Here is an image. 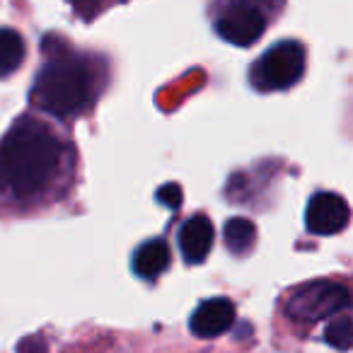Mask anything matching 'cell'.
<instances>
[{
    "instance_id": "5bb4252c",
    "label": "cell",
    "mask_w": 353,
    "mask_h": 353,
    "mask_svg": "<svg viewBox=\"0 0 353 353\" xmlns=\"http://www.w3.org/2000/svg\"><path fill=\"white\" fill-rule=\"evenodd\" d=\"M20 353H46V346L41 343V339H27V341L22 343Z\"/></svg>"
},
{
    "instance_id": "ba28073f",
    "label": "cell",
    "mask_w": 353,
    "mask_h": 353,
    "mask_svg": "<svg viewBox=\"0 0 353 353\" xmlns=\"http://www.w3.org/2000/svg\"><path fill=\"white\" fill-rule=\"evenodd\" d=\"M176 240H179V252L187 264H201L206 261L213 240H216V228L206 216H192L179 228Z\"/></svg>"
},
{
    "instance_id": "6da1fadb",
    "label": "cell",
    "mask_w": 353,
    "mask_h": 353,
    "mask_svg": "<svg viewBox=\"0 0 353 353\" xmlns=\"http://www.w3.org/2000/svg\"><path fill=\"white\" fill-rule=\"evenodd\" d=\"M63 145L51 128L22 117L0 138V192L12 199L41 194L61 167Z\"/></svg>"
},
{
    "instance_id": "8992f818",
    "label": "cell",
    "mask_w": 353,
    "mask_h": 353,
    "mask_svg": "<svg viewBox=\"0 0 353 353\" xmlns=\"http://www.w3.org/2000/svg\"><path fill=\"white\" fill-rule=\"evenodd\" d=\"M348 203L343 201L339 194L332 192H319L310 199L307 211H305V225L312 235H336L348 225Z\"/></svg>"
},
{
    "instance_id": "8fae6325",
    "label": "cell",
    "mask_w": 353,
    "mask_h": 353,
    "mask_svg": "<svg viewBox=\"0 0 353 353\" xmlns=\"http://www.w3.org/2000/svg\"><path fill=\"white\" fill-rule=\"evenodd\" d=\"M223 240L232 254H247L254 247L256 228L250 218H230L223 228Z\"/></svg>"
},
{
    "instance_id": "277c9868",
    "label": "cell",
    "mask_w": 353,
    "mask_h": 353,
    "mask_svg": "<svg viewBox=\"0 0 353 353\" xmlns=\"http://www.w3.org/2000/svg\"><path fill=\"white\" fill-rule=\"evenodd\" d=\"M351 305L348 288L332 281H314V283L300 285L290 293L285 303V312L295 322L312 324L324 317H332L336 312H343Z\"/></svg>"
},
{
    "instance_id": "9c48e42d",
    "label": "cell",
    "mask_w": 353,
    "mask_h": 353,
    "mask_svg": "<svg viewBox=\"0 0 353 353\" xmlns=\"http://www.w3.org/2000/svg\"><path fill=\"white\" fill-rule=\"evenodd\" d=\"M167 266H170V247L160 237L143 242L133 254V274L143 281H155L160 274H165Z\"/></svg>"
},
{
    "instance_id": "30bf717a",
    "label": "cell",
    "mask_w": 353,
    "mask_h": 353,
    "mask_svg": "<svg viewBox=\"0 0 353 353\" xmlns=\"http://www.w3.org/2000/svg\"><path fill=\"white\" fill-rule=\"evenodd\" d=\"M25 39L20 37V32L8 30L3 27L0 30V78L12 75L25 61Z\"/></svg>"
},
{
    "instance_id": "7c38bea8",
    "label": "cell",
    "mask_w": 353,
    "mask_h": 353,
    "mask_svg": "<svg viewBox=\"0 0 353 353\" xmlns=\"http://www.w3.org/2000/svg\"><path fill=\"white\" fill-rule=\"evenodd\" d=\"M324 341H327L329 346L336 348V351H348V348H351L353 324H351V314H348V310L339 312L336 317L327 324V329H324Z\"/></svg>"
},
{
    "instance_id": "7a4b0ae2",
    "label": "cell",
    "mask_w": 353,
    "mask_h": 353,
    "mask_svg": "<svg viewBox=\"0 0 353 353\" xmlns=\"http://www.w3.org/2000/svg\"><path fill=\"white\" fill-rule=\"evenodd\" d=\"M94 80L90 68L73 56L51 59L37 75L32 97L34 104L59 119H70L85 112L92 102Z\"/></svg>"
},
{
    "instance_id": "52a82bcc",
    "label": "cell",
    "mask_w": 353,
    "mask_h": 353,
    "mask_svg": "<svg viewBox=\"0 0 353 353\" xmlns=\"http://www.w3.org/2000/svg\"><path fill=\"white\" fill-rule=\"evenodd\" d=\"M235 324V305L228 298L203 300L189 319V329L199 339H216Z\"/></svg>"
},
{
    "instance_id": "3957f363",
    "label": "cell",
    "mask_w": 353,
    "mask_h": 353,
    "mask_svg": "<svg viewBox=\"0 0 353 353\" xmlns=\"http://www.w3.org/2000/svg\"><path fill=\"white\" fill-rule=\"evenodd\" d=\"M305 73V49L300 41L285 39L271 46L254 63L250 80L259 92H276L288 90L303 78Z\"/></svg>"
},
{
    "instance_id": "5b68a950",
    "label": "cell",
    "mask_w": 353,
    "mask_h": 353,
    "mask_svg": "<svg viewBox=\"0 0 353 353\" xmlns=\"http://www.w3.org/2000/svg\"><path fill=\"white\" fill-rule=\"evenodd\" d=\"M266 30V15L264 10L247 3H237L230 0L225 10L218 15L216 20V32L221 34V39H225L228 44L235 46H252Z\"/></svg>"
},
{
    "instance_id": "9a60e30c",
    "label": "cell",
    "mask_w": 353,
    "mask_h": 353,
    "mask_svg": "<svg viewBox=\"0 0 353 353\" xmlns=\"http://www.w3.org/2000/svg\"><path fill=\"white\" fill-rule=\"evenodd\" d=\"M237 3H247V6H254L261 10V6H269V8H279L281 0H237Z\"/></svg>"
},
{
    "instance_id": "4fadbf2b",
    "label": "cell",
    "mask_w": 353,
    "mask_h": 353,
    "mask_svg": "<svg viewBox=\"0 0 353 353\" xmlns=\"http://www.w3.org/2000/svg\"><path fill=\"white\" fill-rule=\"evenodd\" d=\"M157 201L165 203L167 208L182 206V189H179V184H165V187L157 189Z\"/></svg>"
}]
</instances>
